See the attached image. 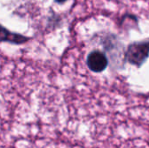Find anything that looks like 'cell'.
Returning <instances> with one entry per match:
<instances>
[{"mask_svg": "<svg viewBox=\"0 0 149 148\" xmlns=\"http://www.w3.org/2000/svg\"><path fill=\"white\" fill-rule=\"evenodd\" d=\"M149 56V41L133 43L127 51V61L134 65H141Z\"/></svg>", "mask_w": 149, "mask_h": 148, "instance_id": "6da1fadb", "label": "cell"}, {"mask_svg": "<svg viewBox=\"0 0 149 148\" xmlns=\"http://www.w3.org/2000/svg\"><path fill=\"white\" fill-rule=\"evenodd\" d=\"M86 63L90 70L95 72H100L107 68V58L103 52L95 51L88 55Z\"/></svg>", "mask_w": 149, "mask_h": 148, "instance_id": "7a4b0ae2", "label": "cell"}, {"mask_svg": "<svg viewBox=\"0 0 149 148\" xmlns=\"http://www.w3.org/2000/svg\"><path fill=\"white\" fill-rule=\"evenodd\" d=\"M30 38L18 33L10 31L8 29L4 28L0 24V41L9 42L16 44H20L27 42Z\"/></svg>", "mask_w": 149, "mask_h": 148, "instance_id": "3957f363", "label": "cell"}, {"mask_svg": "<svg viewBox=\"0 0 149 148\" xmlns=\"http://www.w3.org/2000/svg\"><path fill=\"white\" fill-rule=\"evenodd\" d=\"M57 3H64V2H65L66 0H55Z\"/></svg>", "mask_w": 149, "mask_h": 148, "instance_id": "277c9868", "label": "cell"}]
</instances>
